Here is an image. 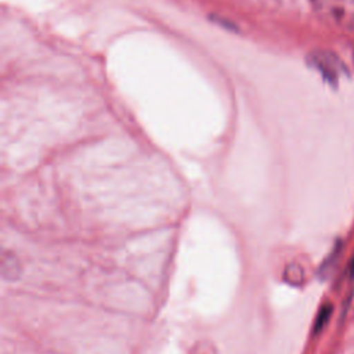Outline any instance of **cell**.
I'll use <instances>...</instances> for the list:
<instances>
[{
	"instance_id": "cell-1",
	"label": "cell",
	"mask_w": 354,
	"mask_h": 354,
	"mask_svg": "<svg viewBox=\"0 0 354 354\" xmlns=\"http://www.w3.org/2000/svg\"><path fill=\"white\" fill-rule=\"evenodd\" d=\"M317 12L330 25L354 29V0H311Z\"/></svg>"
},
{
	"instance_id": "cell-2",
	"label": "cell",
	"mask_w": 354,
	"mask_h": 354,
	"mask_svg": "<svg viewBox=\"0 0 354 354\" xmlns=\"http://www.w3.org/2000/svg\"><path fill=\"white\" fill-rule=\"evenodd\" d=\"M311 65L332 84H336L342 76L347 75V68L343 61L330 51H314L310 54Z\"/></svg>"
},
{
	"instance_id": "cell-3",
	"label": "cell",
	"mask_w": 354,
	"mask_h": 354,
	"mask_svg": "<svg viewBox=\"0 0 354 354\" xmlns=\"http://www.w3.org/2000/svg\"><path fill=\"white\" fill-rule=\"evenodd\" d=\"M330 313H332V306L330 304H325L319 310V313H318V315L315 318V322H314V333L321 332V329L326 325V322H328V319L330 317Z\"/></svg>"
},
{
	"instance_id": "cell-4",
	"label": "cell",
	"mask_w": 354,
	"mask_h": 354,
	"mask_svg": "<svg viewBox=\"0 0 354 354\" xmlns=\"http://www.w3.org/2000/svg\"><path fill=\"white\" fill-rule=\"evenodd\" d=\"M350 272H351V277L354 275V256H353V260H351V264H350Z\"/></svg>"
}]
</instances>
